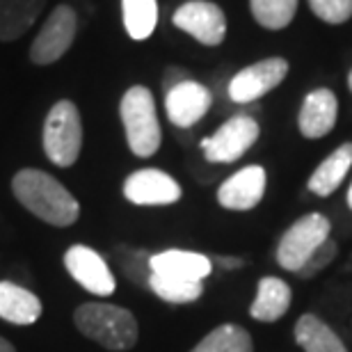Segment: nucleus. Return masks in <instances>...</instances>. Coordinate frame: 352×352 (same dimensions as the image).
<instances>
[{
  "label": "nucleus",
  "instance_id": "f257e3e1",
  "mask_svg": "<svg viewBox=\"0 0 352 352\" xmlns=\"http://www.w3.org/2000/svg\"><path fill=\"white\" fill-rule=\"evenodd\" d=\"M12 192L19 204L53 227H69L78 220V199L55 179L41 170H21L12 179Z\"/></svg>",
  "mask_w": 352,
  "mask_h": 352
},
{
  "label": "nucleus",
  "instance_id": "f03ea898",
  "mask_svg": "<svg viewBox=\"0 0 352 352\" xmlns=\"http://www.w3.org/2000/svg\"><path fill=\"white\" fill-rule=\"evenodd\" d=\"M76 327L87 339L112 352L131 350L138 343V320L129 309H122L108 302H87L76 309Z\"/></svg>",
  "mask_w": 352,
  "mask_h": 352
},
{
  "label": "nucleus",
  "instance_id": "7ed1b4c3",
  "mask_svg": "<svg viewBox=\"0 0 352 352\" xmlns=\"http://www.w3.org/2000/svg\"><path fill=\"white\" fill-rule=\"evenodd\" d=\"M119 115L126 131V142L138 158H149L158 151L163 133L156 115V101L149 87L135 85L126 89L119 103Z\"/></svg>",
  "mask_w": 352,
  "mask_h": 352
},
{
  "label": "nucleus",
  "instance_id": "20e7f679",
  "mask_svg": "<svg viewBox=\"0 0 352 352\" xmlns=\"http://www.w3.org/2000/svg\"><path fill=\"white\" fill-rule=\"evenodd\" d=\"M82 149V122L74 101H58L44 122L46 158L58 167H72Z\"/></svg>",
  "mask_w": 352,
  "mask_h": 352
},
{
  "label": "nucleus",
  "instance_id": "39448f33",
  "mask_svg": "<svg viewBox=\"0 0 352 352\" xmlns=\"http://www.w3.org/2000/svg\"><path fill=\"white\" fill-rule=\"evenodd\" d=\"M332 224L322 213H309L284 231L277 245V263L288 272H298L316 250L329 238Z\"/></svg>",
  "mask_w": 352,
  "mask_h": 352
},
{
  "label": "nucleus",
  "instance_id": "423d86ee",
  "mask_svg": "<svg viewBox=\"0 0 352 352\" xmlns=\"http://www.w3.org/2000/svg\"><path fill=\"white\" fill-rule=\"evenodd\" d=\"M261 135L256 119L250 115H236L227 119L210 138L201 140V151L208 163H236L248 153Z\"/></svg>",
  "mask_w": 352,
  "mask_h": 352
},
{
  "label": "nucleus",
  "instance_id": "0eeeda50",
  "mask_svg": "<svg viewBox=\"0 0 352 352\" xmlns=\"http://www.w3.org/2000/svg\"><path fill=\"white\" fill-rule=\"evenodd\" d=\"M174 25L204 46H220L227 34V16L210 0H188L174 12Z\"/></svg>",
  "mask_w": 352,
  "mask_h": 352
},
{
  "label": "nucleus",
  "instance_id": "6e6552de",
  "mask_svg": "<svg viewBox=\"0 0 352 352\" xmlns=\"http://www.w3.org/2000/svg\"><path fill=\"white\" fill-rule=\"evenodd\" d=\"M76 37V12L69 5H58L46 19L44 28L30 46V60L34 65H53L65 55Z\"/></svg>",
  "mask_w": 352,
  "mask_h": 352
},
{
  "label": "nucleus",
  "instance_id": "1a4fd4ad",
  "mask_svg": "<svg viewBox=\"0 0 352 352\" xmlns=\"http://www.w3.org/2000/svg\"><path fill=\"white\" fill-rule=\"evenodd\" d=\"M288 60L284 58H265L261 62L241 69L229 80V98L234 103H252L265 96L267 91L279 87L288 76Z\"/></svg>",
  "mask_w": 352,
  "mask_h": 352
},
{
  "label": "nucleus",
  "instance_id": "9d476101",
  "mask_svg": "<svg viewBox=\"0 0 352 352\" xmlns=\"http://www.w3.org/2000/svg\"><path fill=\"white\" fill-rule=\"evenodd\" d=\"M124 197L135 206H170L181 199V186L170 174L146 167L124 181Z\"/></svg>",
  "mask_w": 352,
  "mask_h": 352
},
{
  "label": "nucleus",
  "instance_id": "9b49d317",
  "mask_svg": "<svg viewBox=\"0 0 352 352\" xmlns=\"http://www.w3.org/2000/svg\"><path fill=\"white\" fill-rule=\"evenodd\" d=\"M65 265L69 274L94 295H112L117 288L115 274L110 272L105 258L87 245H74L67 250Z\"/></svg>",
  "mask_w": 352,
  "mask_h": 352
},
{
  "label": "nucleus",
  "instance_id": "f8f14e48",
  "mask_svg": "<svg viewBox=\"0 0 352 352\" xmlns=\"http://www.w3.org/2000/svg\"><path fill=\"white\" fill-rule=\"evenodd\" d=\"M267 176L261 165H248L217 188V204L227 210H252L265 195Z\"/></svg>",
  "mask_w": 352,
  "mask_h": 352
},
{
  "label": "nucleus",
  "instance_id": "ddd939ff",
  "mask_svg": "<svg viewBox=\"0 0 352 352\" xmlns=\"http://www.w3.org/2000/svg\"><path fill=\"white\" fill-rule=\"evenodd\" d=\"M213 103V94L197 80H183L170 91H165V110L167 117L179 129H190L208 112Z\"/></svg>",
  "mask_w": 352,
  "mask_h": 352
},
{
  "label": "nucleus",
  "instance_id": "4468645a",
  "mask_svg": "<svg viewBox=\"0 0 352 352\" xmlns=\"http://www.w3.org/2000/svg\"><path fill=\"white\" fill-rule=\"evenodd\" d=\"M339 117V101L336 94L327 87L309 91L302 101L298 115V129L307 140H320L336 126Z\"/></svg>",
  "mask_w": 352,
  "mask_h": 352
},
{
  "label": "nucleus",
  "instance_id": "2eb2a0df",
  "mask_svg": "<svg viewBox=\"0 0 352 352\" xmlns=\"http://www.w3.org/2000/svg\"><path fill=\"white\" fill-rule=\"evenodd\" d=\"M210 270H213L210 258L204 254H197V252L167 250V252H160V254L151 256V272L167 274V277L201 281L208 277Z\"/></svg>",
  "mask_w": 352,
  "mask_h": 352
},
{
  "label": "nucleus",
  "instance_id": "dca6fc26",
  "mask_svg": "<svg viewBox=\"0 0 352 352\" xmlns=\"http://www.w3.org/2000/svg\"><path fill=\"white\" fill-rule=\"evenodd\" d=\"M291 307V286L277 277H263L256 286V298L250 316L258 322H277Z\"/></svg>",
  "mask_w": 352,
  "mask_h": 352
},
{
  "label": "nucleus",
  "instance_id": "f3484780",
  "mask_svg": "<svg viewBox=\"0 0 352 352\" xmlns=\"http://www.w3.org/2000/svg\"><path fill=\"white\" fill-rule=\"evenodd\" d=\"M41 316V302L28 288L0 281V318L14 325H32Z\"/></svg>",
  "mask_w": 352,
  "mask_h": 352
},
{
  "label": "nucleus",
  "instance_id": "a211bd4d",
  "mask_svg": "<svg viewBox=\"0 0 352 352\" xmlns=\"http://www.w3.org/2000/svg\"><path fill=\"white\" fill-rule=\"evenodd\" d=\"M352 167V142L341 144L339 149H334L322 163L316 167L314 174L309 176L307 188L318 197H329L334 195L343 179L348 176Z\"/></svg>",
  "mask_w": 352,
  "mask_h": 352
},
{
  "label": "nucleus",
  "instance_id": "6ab92c4d",
  "mask_svg": "<svg viewBox=\"0 0 352 352\" xmlns=\"http://www.w3.org/2000/svg\"><path fill=\"white\" fill-rule=\"evenodd\" d=\"M293 334L298 346L305 352H348L346 343L339 339V334L320 316H300V320L295 322Z\"/></svg>",
  "mask_w": 352,
  "mask_h": 352
},
{
  "label": "nucleus",
  "instance_id": "aec40b11",
  "mask_svg": "<svg viewBox=\"0 0 352 352\" xmlns=\"http://www.w3.org/2000/svg\"><path fill=\"white\" fill-rule=\"evenodd\" d=\"M46 0H0V41H14L30 30Z\"/></svg>",
  "mask_w": 352,
  "mask_h": 352
},
{
  "label": "nucleus",
  "instance_id": "412c9836",
  "mask_svg": "<svg viewBox=\"0 0 352 352\" xmlns=\"http://www.w3.org/2000/svg\"><path fill=\"white\" fill-rule=\"evenodd\" d=\"M122 16L131 39H149L158 25V0H122Z\"/></svg>",
  "mask_w": 352,
  "mask_h": 352
},
{
  "label": "nucleus",
  "instance_id": "4be33fe9",
  "mask_svg": "<svg viewBox=\"0 0 352 352\" xmlns=\"http://www.w3.org/2000/svg\"><path fill=\"white\" fill-rule=\"evenodd\" d=\"M190 352H254V343L248 329L227 322L208 332Z\"/></svg>",
  "mask_w": 352,
  "mask_h": 352
},
{
  "label": "nucleus",
  "instance_id": "5701e85b",
  "mask_svg": "<svg viewBox=\"0 0 352 352\" xmlns=\"http://www.w3.org/2000/svg\"><path fill=\"white\" fill-rule=\"evenodd\" d=\"M149 288L158 295L160 300L172 302V305H188L201 298L204 284L192 279H179V277H167V274H151Z\"/></svg>",
  "mask_w": 352,
  "mask_h": 352
},
{
  "label": "nucleus",
  "instance_id": "b1692460",
  "mask_svg": "<svg viewBox=\"0 0 352 352\" xmlns=\"http://www.w3.org/2000/svg\"><path fill=\"white\" fill-rule=\"evenodd\" d=\"M252 16L265 30H284L298 12V0H250Z\"/></svg>",
  "mask_w": 352,
  "mask_h": 352
},
{
  "label": "nucleus",
  "instance_id": "393cba45",
  "mask_svg": "<svg viewBox=\"0 0 352 352\" xmlns=\"http://www.w3.org/2000/svg\"><path fill=\"white\" fill-rule=\"evenodd\" d=\"M115 261L122 267V272L129 277L133 284L149 288V279H151V254H146L144 250H135V248H122L115 250Z\"/></svg>",
  "mask_w": 352,
  "mask_h": 352
},
{
  "label": "nucleus",
  "instance_id": "a878e982",
  "mask_svg": "<svg viewBox=\"0 0 352 352\" xmlns=\"http://www.w3.org/2000/svg\"><path fill=\"white\" fill-rule=\"evenodd\" d=\"M309 10L329 25H341L352 19V0H309Z\"/></svg>",
  "mask_w": 352,
  "mask_h": 352
},
{
  "label": "nucleus",
  "instance_id": "bb28decb",
  "mask_svg": "<svg viewBox=\"0 0 352 352\" xmlns=\"http://www.w3.org/2000/svg\"><path fill=\"white\" fill-rule=\"evenodd\" d=\"M336 252H339V248H336V243H334V241H329V238H327V241L322 243L320 248L314 252L311 258H309V261L300 267L298 274H300L302 279H314L316 274L322 272L329 263L334 261V258H336Z\"/></svg>",
  "mask_w": 352,
  "mask_h": 352
},
{
  "label": "nucleus",
  "instance_id": "cd10ccee",
  "mask_svg": "<svg viewBox=\"0 0 352 352\" xmlns=\"http://www.w3.org/2000/svg\"><path fill=\"white\" fill-rule=\"evenodd\" d=\"M183 80H188V72L186 69H181V67H170L165 72V78H163V87H165V91H170L172 87H176L179 82H183Z\"/></svg>",
  "mask_w": 352,
  "mask_h": 352
},
{
  "label": "nucleus",
  "instance_id": "c85d7f7f",
  "mask_svg": "<svg viewBox=\"0 0 352 352\" xmlns=\"http://www.w3.org/2000/svg\"><path fill=\"white\" fill-rule=\"evenodd\" d=\"M220 265L224 270H236V267L243 265V258H236V256H222L220 258Z\"/></svg>",
  "mask_w": 352,
  "mask_h": 352
},
{
  "label": "nucleus",
  "instance_id": "c756f323",
  "mask_svg": "<svg viewBox=\"0 0 352 352\" xmlns=\"http://www.w3.org/2000/svg\"><path fill=\"white\" fill-rule=\"evenodd\" d=\"M0 352H16V348H14L10 341H5L3 336H0Z\"/></svg>",
  "mask_w": 352,
  "mask_h": 352
},
{
  "label": "nucleus",
  "instance_id": "7c9ffc66",
  "mask_svg": "<svg viewBox=\"0 0 352 352\" xmlns=\"http://www.w3.org/2000/svg\"><path fill=\"white\" fill-rule=\"evenodd\" d=\"M346 199H348V206L352 210V183H350V188H348V197H346Z\"/></svg>",
  "mask_w": 352,
  "mask_h": 352
},
{
  "label": "nucleus",
  "instance_id": "2f4dec72",
  "mask_svg": "<svg viewBox=\"0 0 352 352\" xmlns=\"http://www.w3.org/2000/svg\"><path fill=\"white\" fill-rule=\"evenodd\" d=\"M348 87H350V91H352V69H350V74H348Z\"/></svg>",
  "mask_w": 352,
  "mask_h": 352
}]
</instances>
